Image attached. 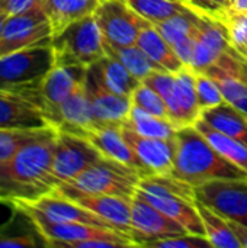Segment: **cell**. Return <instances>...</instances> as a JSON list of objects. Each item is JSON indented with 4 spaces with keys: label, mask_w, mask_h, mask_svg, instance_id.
<instances>
[{
    "label": "cell",
    "mask_w": 247,
    "mask_h": 248,
    "mask_svg": "<svg viewBox=\"0 0 247 248\" xmlns=\"http://www.w3.org/2000/svg\"><path fill=\"white\" fill-rule=\"evenodd\" d=\"M229 225L230 228L233 230L237 241L240 243V248H247V227L243 224H239V222H234V221H229Z\"/></svg>",
    "instance_id": "ab89813d"
},
{
    "label": "cell",
    "mask_w": 247,
    "mask_h": 248,
    "mask_svg": "<svg viewBox=\"0 0 247 248\" xmlns=\"http://www.w3.org/2000/svg\"><path fill=\"white\" fill-rule=\"evenodd\" d=\"M182 1H185V3H186V0H182Z\"/></svg>",
    "instance_id": "ee69618b"
},
{
    "label": "cell",
    "mask_w": 247,
    "mask_h": 248,
    "mask_svg": "<svg viewBox=\"0 0 247 248\" xmlns=\"http://www.w3.org/2000/svg\"><path fill=\"white\" fill-rule=\"evenodd\" d=\"M195 128L208 140V142L230 163L240 167L247 173V145L231 138L230 135L213 128L204 119L195 124Z\"/></svg>",
    "instance_id": "4316f807"
},
{
    "label": "cell",
    "mask_w": 247,
    "mask_h": 248,
    "mask_svg": "<svg viewBox=\"0 0 247 248\" xmlns=\"http://www.w3.org/2000/svg\"><path fill=\"white\" fill-rule=\"evenodd\" d=\"M199 15L194 10L176 15L163 22L154 23L163 38L172 45L185 65L191 64Z\"/></svg>",
    "instance_id": "ffe728a7"
},
{
    "label": "cell",
    "mask_w": 247,
    "mask_h": 248,
    "mask_svg": "<svg viewBox=\"0 0 247 248\" xmlns=\"http://www.w3.org/2000/svg\"><path fill=\"white\" fill-rule=\"evenodd\" d=\"M51 48L55 65L89 68L106 55L105 41L93 15L70 23L52 36Z\"/></svg>",
    "instance_id": "277c9868"
},
{
    "label": "cell",
    "mask_w": 247,
    "mask_h": 248,
    "mask_svg": "<svg viewBox=\"0 0 247 248\" xmlns=\"http://www.w3.org/2000/svg\"><path fill=\"white\" fill-rule=\"evenodd\" d=\"M99 158L102 154L87 138L58 131L52 160V173L58 183L71 182Z\"/></svg>",
    "instance_id": "7c38bea8"
},
{
    "label": "cell",
    "mask_w": 247,
    "mask_h": 248,
    "mask_svg": "<svg viewBox=\"0 0 247 248\" xmlns=\"http://www.w3.org/2000/svg\"><path fill=\"white\" fill-rule=\"evenodd\" d=\"M57 134V128H45L0 164V202L33 201L60 185L52 173Z\"/></svg>",
    "instance_id": "6da1fadb"
},
{
    "label": "cell",
    "mask_w": 247,
    "mask_h": 248,
    "mask_svg": "<svg viewBox=\"0 0 247 248\" xmlns=\"http://www.w3.org/2000/svg\"><path fill=\"white\" fill-rule=\"evenodd\" d=\"M44 129H33V131L0 129V164L9 161L25 144H28L31 140L38 137Z\"/></svg>",
    "instance_id": "e575fe53"
},
{
    "label": "cell",
    "mask_w": 247,
    "mask_h": 248,
    "mask_svg": "<svg viewBox=\"0 0 247 248\" xmlns=\"http://www.w3.org/2000/svg\"><path fill=\"white\" fill-rule=\"evenodd\" d=\"M103 0H42V7L49 19L52 36L70 23L93 15Z\"/></svg>",
    "instance_id": "cb8c5ba5"
},
{
    "label": "cell",
    "mask_w": 247,
    "mask_h": 248,
    "mask_svg": "<svg viewBox=\"0 0 247 248\" xmlns=\"http://www.w3.org/2000/svg\"><path fill=\"white\" fill-rule=\"evenodd\" d=\"M144 176L147 174L140 169L102 157L67 183L87 193L132 199L138 192L140 180Z\"/></svg>",
    "instance_id": "8992f818"
},
{
    "label": "cell",
    "mask_w": 247,
    "mask_h": 248,
    "mask_svg": "<svg viewBox=\"0 0 247 248\" xmlns=\"http://www.w3.org/2000/svg\"><path fill=\"white\" fill-rule=\"evenodd\" d=\"M93 16L108 46L137 44L141 29L148 23L125 0H103Z\"/></svg>",
    "instance_id": "52a82bcc"
},
{
    "label": "cell",
    "mask_w": 247,
    "mask_h": 248,
    "mask_svg": "<svg viewBox=\"0 0 247 248\" xmlns=\"http://www.w3.org/2000/svg\"><path fill=\"white\" fill-rule=\"evenodd\" d=\"M137 45L160 67L170 73L179 71L185 64L179 58V55L175 52L172 45L163 38V35L157 31V28L153 23H147L138 38H137Z\"/></svg>",
    "instance_id": "d4e9b609"
},
{
    "label": "cell",
    "mask_w": 247,
    "mask_h": 248,
    "mask_svg": "<svg viewBox=\"0 0 247 248\" xmlns=\"http://www.w3.org/2000/svg\"><path fill=\"white\" fill-rule=\"evenodd\" d=\"M84 87L98 126H105V125L122 126L125 124L130 110L132 108L131 97L121 96L105 89L93 76L89 74V71L86 73Z\"/></svg>",
    "instance_id": "e0dca14e"
},
{
    "label": "cell",
    "mask_w": 247,
    "mask_h": 248,
    "mask_svg": "<svg viewBox=\"0 0 247 248\" xmlns=\"http://www.w3.org/2000/svg\"><path fill=\"white\" fill-rule=\"evenodd\" d=\"M10 205L20 208L32 219V222L35 224V227L47 241L48 247L74 248L79 243L93 241V240L112 241L118 247H138V244L131 238L130 234L121 231H114V230L93 227L87 224H79V222L52 221L22 199L12 201Z\"/></svg>",
    "instance_id": "3957f363"
},
{
    "label": "cell",
    "mask_w": 247,
    "mask_h": 248,
    "mask_svg": "<svg viewBox=\"0 0 247 248\" xmlns=\"http://www.w3.org/2000/svg\"><path fill=\"white\" fill-rule=\"evenodd\" d=\"M218 22L226 26L230 45L247 58V10L239 12L229 9Z\"/></svg>",
    "instance_id": "1f68e13d"
},
{
    "label": "cell",
    "mask_w": 247,
    "mask_h": 248,
    "mask_svg": "<svg viewBox=\"0 0 247 248\" xmlns=\"http://www.w3.org/2000/svg\"><path fill=\"white\" fill-rule=\"evenodd\" d=\"M86 73L87 68L80 65H54L41 81L39 87L29 93L52 126L60 105L84 84Z\"/></svg>",
    "instance_id": "9c48e42d"
},
{
    "label": "cell",
    "mask_w": 247,
    "mask_h": 248,
    "mask_svg": "<svg viewBox=\"0 0 247 248\" xmlns=\"http://www.w3.org/2000/svg\"><path fill=\"white\" fill-rule=\"evenodd\" d=\"M147 247H159V248H210L213 247L207 237L204 235H195V234H183L179 237L157 240L150 243Z\"/></svg>",
    "instance_id": "8d00e7d4"
},
{
    "label": "cell",
    "mask_w": 247,
    "mask_h": 248,
    "mask_svg": "<svg viewBox=\"0 0 247 248\" xmlns=\"http://www.w3.org/2000/svg\"><path fill=\"white\" fill-rule=\"evenodd\" d=\"M215 81L223 92L224 100L247 115V84L231 77H220Z\"/></svg>",
    "instance_id": "d590c367"
},
{
    "label": "cell",
    "mask_w": 247,
    "mask_h": 248,
    "mask_svg": "<svg viewBox=\"0 0 247 248\" xmlns=\"http://www.w3.org/2000/svg\"><path fill=\"white\" fill-rule=\"evenodd\" d=\"M38 7H42V0H3L0 4V9L7 16L20 15Z\"/></svg>",
    "instance_id": "f35d334b"
},
{
    "label": "cell",
    "mask_w": 247,
    "mask_h": 248,
    "mask_svg": "<svg viewBox=\"0 0 247 248\" xmlns=\"http://www.w3.org/2000/svg\"><path fill=\"white\" fill-rule=\"evenodd\" d=\"M122 126L134 131L138 135L151 138H173L178 132L169 119L154 116L135 106L131 108L130 115Z\"/></svg>",
    "instance_id": "f546056e"
},
{
    "label": "cell",
    "mask_w": 247,
    "mask_h": 248,
    "mask_svg": "<svg viewBox=\"0 0 247 248\" xmlns=\"http://www.w3.org/2000/svg\"><path fill=\"white\" fill-rule=\"evenodd\" d=\"M172 176L192 187L213 180H245L247 173L224 158L195 128L178 129Z\"/></svg>",
    "instance_id": "7a4b0ae2"
},
{
    "label": "cell",
    "mask_w": 247,
    "mask_h": 248,
    "mask_svg": "<svg viewBox=\"0 0 247 248\" xmlns=\"http://www.w3.org/2000/svg\"><path fill=\"white\" fill-rule=\"evenodd\" d=\"M195 196L226 219L247 227V179L204 183L195 187Z\"/></svg>",
    "instance_id": "8fae6325"
},
{
    "label": "cell",
    "mask_w": 247,
    "mask_h": 248,
    "mask_svg": "<svg viewBox=\"0 0 247 248\" xmlns=\"http://www.w3.org/2000/svg\"><path fill=\"white\" fill-rule=\"evenodd\" d=\"M201 119H204L213 128L247 145V115L230 103L224 102L213 109L202 112Z\"/></svg>",
    "instance_id": "484cf974"
},
{
    "label": "cell",
    "mask_w": 247,
    "mask_h": 248,
    "mask_svg": "<svg viewBox=\"0 0 247 248\" xmlns=\"http://www.w3.org/2000/svg\"><path fill=\"white\" fill-rule=\"evenodd\" d=\"M86 138L95 145V148L102 154V157L140 169L148 176V171L144 169V166L141 164L132 148L124 140L122 126H115V125L98 126L93 131H90Z\"/></svg>",
    "instance_id": "44dd1931"
},
{
    "label": "cell",
    "mask_w": 247,
    "mask_h": 248,
    "mask_svg": "<svg viewBox=\"0 0 247 248\" xmlns=\"http://www.w3.org/2000/svg\"><path fill=\"white\" fill-rule=\"evenodd\" d=\"M169 121L176 129L195 126L202 112L198 106L195 92V71L189 65H183L175 73V84L170 96L166 99Z\"/></svg>",
    "instance_id": "5bb4252c"
},
{
    "label": "cell",
    "mask_w": 247,
    "mask_h": 248,
    "mask_svg": "<svg viewBox=\"0 0 247 248\" xmlns=\"http://www.w3.org/2000/svg\"><path fill=\"white\" fill-rule=\"evenodd\" d=\"M54 128L83 138H86L90 131L98 128L84 84L60 105Z\"/></svg>",
    "instance_id": "d6986e66"
},
{
    "label": "cell",
    "mask_w": 247,
    "mask_h": 248,
    "mask_svg": "<svg viewBox=\"0 0 247 248\" xmlns=\"http://www.w3.org/2000/svg\"><path fill=\"white\" fill-rule=\"evenodd\" d=\"M186 234L185 228L153 206L140 192L131 199V238L138 247Z\"/></svg>",
    "instance_id": "30bf717a"
},
{
    "label": "cell",
    "mask_w": 247,
    "mask_h": 248,
    "mask_svg": "<svg viewBox=\"0 0 247 248\" xmlns=\"http://www.w3.org/2000/svg\"><path fill=\"white\" fill-rule=\"evenodd\" d=\"M15 212L9 222L0 227V247L31 248L47 246V241L32 222V219L17 206L12 205Z\"/></svg>",
    "instance_id": "603a6c76"
},
{
    "label": "cell",
    "mask_w": 247,
    "mask_h": 248,
    "mask_svg": "<svg viewBox=\"0 0 247 248\" xmlns=\"http://www.w3.org/2000/svg\"><path fill=\"white\" fill-rule=\"evenodd\" d=\"M186 4L201 16L220 20L230 9V0H186Z\"/></svg>",
    "instance_id": "74e56055"
},
{
    "label": "cell",
    "mask_w": 247,
    "mask_h": 248,
    "mask_svg": "<svg viewBox=\"0 0 247 248\" xmlns=\"http://www.w3.org/2000/svg\"><path fill=\"white\" fill-rule=\"evenodd\" d=\"M6 19H7V15L0 9V38H1V32H3V26H4Z\"/></svg>",
    "instance_id": "b9f144b4"
},
{
    "label": "cell",
    "mask_w": 247,
    "mask_h": 248,
    "mask_svg": "<svg viewBox=\"0 0 247 248\" xmlns=\"http://www.w3.org/2000/svg\"><path fill=\"white\" fill-rule=\"evenodd\" d=\"M52 126L39 105L25 94L0 92V129L33 131Z\"/></svg>",
    "instance_id": "2e32d148"
},
{
    "label": "cell",
    "mask_w": 247,
    "mask_h": 248,
    "mask_svg": "<svg viewBox=\"0 0 247 248\" xmlns=\"http://www.w3.org/2000/svg\"><path fill=\"white\" fill-rule=\"evenodd\" d=\"M1 1H3V0H0V4H1Z\"/></svg>",
    "instance_id": "7bdbcfd3"
},
{
    "label": "cell",
    "mask_w": 247,
    "mask_h": 248,
    "mask_svg": "<svg viewBox=\"0 0 247 248\" xmlns=\"http://www.w3.org/2000/svg\"><path fill=\"white\" fill-rule=\"evenodd\" d=\"M54 190L103 218L116 230L131 235V199L100 193H87L73 187L68 183H60Z\"/></svg>",
    "instance_id": "4fadbf2b"
},
{
    "label": "cell",
    "mask_w": 247,
    "mask_h": 248,
    "mask_svg": "<svg viewBox=\"0 0 247 248\" xmlns=\"http://www.w3.org/2000/svg\"><path fill=\"white\" fill-rule=\"evenodd\" d=\"M122 135L148 174L172 176L176 142L173 138H151L122 126Z\"/></svg>",
    "instance_id": "9a60e30c"
},
{
    "label": "cell",
    "mask_w": 247,
    "mask_h": 248,
    "mask_svg": "<svg viewBox=\"0 0 247 248\" xmlns=\"http://www.w3.org/2000/svg\"><path fill=\"white\" fill-rule=\"evenodd\" d=\"M199 217L202 219V225L205 230V237L211 243L213 247L217 248H240V243L237 241L233 230L230 228L227 219L205 206L199 201L195 202Z\"/></svg>",
    "instance_id": "f1b7e54d"
},
{
    "label": "cell",
    "mask_w": 247,
    "mask_h": 248,
    "mask_svg": "<svg viewBox=\"0 0 247 248\" xmlns=\"http://www.w3.org/2000/svg\"><path fill=\"white\" fill-rule=\"evenodd\" d=\"M51 39L52 28L44 7L7 16L0 38V57L35 45L51 44Z\"/></svg>",
    "instance_id": "ba28073f"
},
{
    "label": "cell",
    "mask_w": 247,
    "mask_h": 248,
    "mask_svg": "<svg viewBox=\"0 0 247 248\" xmlns=\"http://www.w3.org/2000/svg\"><path fill=\"white\" fill-rule=\"evenodd\" d=\"M141 17L150 23H159L169 17L192 10L182 0H125Z\"/></svg>",
    "instance_id": "4dcf8cb0"
},
{
    "label": "cell",
    "mask_w": 247,
    "mask_h": 248,
    "mask_svg": "<svg viewBox=\"0 0 247 248\" xmlns=\"http://www.w3.org/2000/svg\"><path fill=\"white\" fill-rule=\"evenodd\" d=\"M130 97H131L132 106H135L147 113H151L154 116L169 119V110H167L166 102L154 89H151L144 81H141L137 86V89L132 92V94Z\"/></svg>",
    "instance_id": "d6a6232c"
},
{
    "label": "cell",
    "mask_w": 247,
    "mask_h": 248,
    "mask_svg": "<svg viewBox=\"0 0 247 248\" xmlns=\"http://www.w3.org/2000/svg\"><path fill=\"white\" fill-rule=\"evenodd\" d=\"M195 92H197V100L201 112L213 109L226 102L223 92L218 83L215 81V78L207 74L195 73Z\"/></svg>",
    "instance_id": "836d02e7"
},
{
    "label": "cell",
    "mask_w": 247,
    "mask_h": 248,
    "mask_svg": "<svg viewBox=\"0 0 247 248\" xmlns=\"http://www.w3.org/2000/svg\"><path fill=\"white\" fill-rule=\"evenodd\" d=\"M230 9L239 10V12H246L247 0H230Z\"/></svg>",
    "instance_id": "60d3db41"
},
{
    "label": "cell",
    "mask_w": 247,
    "mask_h": 248,
    "mask_svg": "<svg viewBox=\"0 0 247 248\" xmlns=\"http://www.w3.org/2000/svg\"><path fill=\"white\" fill-rule=\"evenodd\" d=\"M25 202H28L31 206H33L35 209H38L41 214H44L47 218H49L52 221L79 222V224H87V225H93V227L119 231L112 224L105 221L103 218H100L96 214H93L92 211L77 205L76 202L64 198L63 195H60L55 190H52L47 195H42L33 201H25Z\"/></svg>",
    "instance_id": "ac0fdd59"
},
{
    "label": "cell",
    "mask_w": 247,
    "mask_h": 248,
    "mask_svg": "<svg viewBox=\"0 0 247 248\" xmlns=\"http://www.w3.org/2000/svg\"><path fill=\"white\" fill-rule=\"evenodd\" d=\"M106 54L122 62L127 70L140 81L147 78L150 74L157 71H165L157 62H154L137 44L128 46H108L105 45ZM167 71V70H166Z\"/></svg>",
    "instance_id": "83f0119b"
},
{
    "label": "cell",
    "mask_w": 247,
    "mask_h": 248,
    "mask_svg": "<svg viewBox=\"0 0 247 248\" xmlns=\"http://www.w3.org/2000/svg\"><path fill=\"white\" fill-rule=\"evenodd\" d=\"M87 71L105 89L121 96L130 97L132 92L137 89V86L141 83L127 70V67L122 62H119L116 58L108 54L102 60H99L96 64L90 65Z\"/></svg>",
    "instance_id": "7402d4cb"
},
{
    "label": "cell",
    "mask_w": 247,
    "mask_h": 248,
    "mask_svg": "<svg viewBox=\"0 0 247 248\" xmlns=\"http://www.w3.org/2000/svg\"><path fill=\"white\" fill-rule=\"evenodd\" d=\"M54 65L51 44L3 55L0 57V92L22 94L35 90Z\"/></svg>",
    "instance_id": "5b68a950"
}]
</instances>
